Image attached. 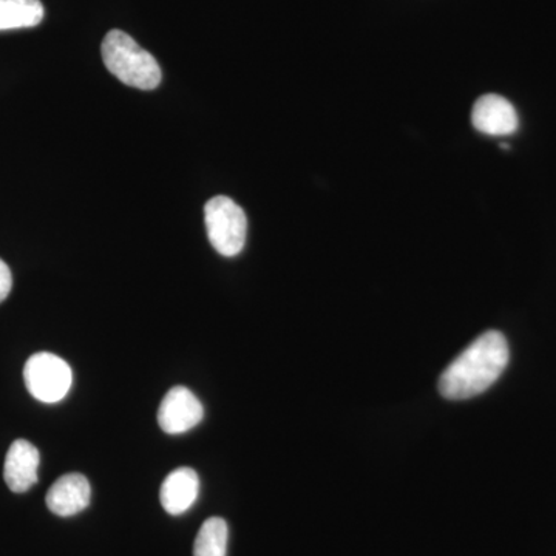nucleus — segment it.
Returning <instances> with one entry per match:
<instances>
[{
  "instance_id": "12",
  "label": "nucleus",
  "mask_w": 556,
  "mask_h": 556,
  "mask_svg": "<svg viewBox=\"0 0 556 556\" xmlns=\"http://www.w3.org/2000/svg\"><path fill=\"white\" fill-rule=\"evenodd\" d=\"M11 288H13V276L9 265L0 258V303L9 298Z\"/></svg>"
},
{
  "instance_id": "4",
  "label": "nucleus",
  "mask_w": 556,
  "mask_h": 556,
  "mask_svg": "<svg viewBox=\"0 0 556 556\" xmlns=\"http://www.w3.org/2000/svg\"><path fill=\"white\" fill-rule=\"evenodd\" d=\"M24 379L33 397L43 404H56L72 388V368L64 358L51 353H38L28 358Z\"/></svg>"
},
{
  "instance_id": "10",
  "label": "nucleus",
  "mask_w": 556,
  "mask_h": 556,
  "mask_svg": "<svg viewBox=\"0 0 556 556\" xmlns=\"http://www.w3.org/2000/svg\"><path fill=\"white\" fill-rule=\"evenodd\" d=\"M43 14L40 0H0V31L36 27Z\"/></svg>"
},
{
  "instance_id": "6",
  "label": "nucleus",
  "mask_w": 556,
  "mask_h": 556,
  "mask_svg": "<svg viewBox=\"0 0 556 556\" xmlns=\"http://www.w3.org/2000/svg\"><path fill=\"white\" fill-rule=\"evenodd\" d=\"M471 123L475 129L489 137H506L515 134L519 127L517 110L500 94L479 98L471 112Z\"/></svg>"
},
{
  "instance_id": "9",
  "label": "nucleus",
  "mask_w": 556,
  "mask_h": 556,
  "mask_svg": "<svg viewBox=\"0 0 556 556\" xmlns=\"http://www.w3.org/2000/svg\"><path fill=\"white\" fill-rule=\"evenodd\" d=\"M200 479L195 470L189 467L177 468L161 485V504L169 515L188 511L199 497Z\"/></svg>"
},
{
  "instance_id": "2",
  "label": "nucleus",
  "mask_w": 556,
  "mask_h": 556,
  "mask_svg": "<svg viewBox=\"0 0 556 556\" xmlns=\"http://www.w3.org/2000/svg\"><path fill=\"white\" fill-rule=\"evenodd\" d=\"M101 53L109 72L134 89L155 90L163 79L155 58L127 33L109 31L102 40Z\"/></svg>"
},
{
  "instance_id": "3",
  "label": "nucleus",
  "mask_w": 556,
  "mask_h": 556,
  "mask_svg": "<svg viewBox=\"0 0 556 556\" xmlns=\"http://www.w3.org/2000/svg\"><path fill=\"white\" fill-rule=\"evenodd\" d=\"M204 223L212 247L225 257H236L247 243L248 218L229 197L217 195L204 206Z\"/></svg>"
},
{
  "instance_id": "1",
  "label": "nucleus",
  "mask_w": 556,
  "mask_h": 556,
  "mask_svg": "<svg viewBox=\"0 0 556 556\" xmlns=\"http://www.w3.org/2000/svg\"><path fill=\"white\" fill-rule=\"evenodd\" d=\"M508 357L506 338L500 331H486L442 372L439 391L452 401L478 396L500 379Z\"/></svg>"
},
{
  "instance_id": "8",
  "label": "nucleus",
  "mask_w": 556,
  "mask_h": 556,
  "mask_svg": "<svg viewBox=\"0 0 556 556\" xmlns=\"http://www.w3.org/2000/svg\"><path fill=\"white\" fill-rule=\"evenodd\" d=\"M91 489L84 475L70 473L58 479L47 493V507L58 517L67 518L89 507Z\"/></svg>"
},
{
  "instance_id": "7",
  "label": "nucleus",
  "mask_w": 556,
  "mask_h": 556,
  "mask_svg": "<svg viewBox=\"0 0 556 556\" xmlns=\"http://www.w3.org/2000/svg\"><path fill=\"white\" fill-rule=\"evenodd\" d=\"M39 463V450L31 442L17 439L11 444L3 467V478L11 492H28L38 482Z\"/></svg>"
},
{
  "instance_id": "5",
  "label": "nucleus",
  "mask_w": 556,
  "mask_h": 556,
  "mask_svg": "<svg viewBox=\"0 0 556 556\" xmlns=\"http://www.w3.org/2000/svg\"><path fill=\"white\" fill-rule=\"evenodd\" d=\"M204 408L199 397L186 387L172 388L159 409V424L169 434H181L199 426Z\"/></svg>"
},
{
  "instance_id": "11",
  "label": "nucleus",
  "mask_w": 556,
  "mask_h": 556,
  "mask_svg": "<svg viewBox=\"0 0 556 556\" xmlns=\"http://www.w3.org/2000/svg\"><path fill=\"white\" fill-rule=\"evenodd\" d=\"M228 538L229 530L225 519L208 518L197 535L193 556H226Z\"/></svg>"
}]
</instances>
